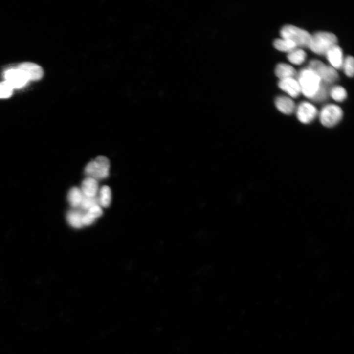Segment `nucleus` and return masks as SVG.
Segmentation results:
<instances>
[{
	"label": "nucleus",
	"instance_id": "obj_1",
	"mask_svg": "<svg viewBox=\"0 0 354 354\" xmlns=\"http://www.w3.org/2000/svg\"><path fill=\"white\" fill-rule=\"evenodd\" d=\"M298 81L301 93L307 98L313 99L318 92L322 84L319 76L309 68L302 70L298 75Z\"/></svg>",
	"mask_w": 354,
	"mask_h": 354
},
{
	"label": "nucleus",
	"instance_id": "obj_2",
	"mask_svg": "<svg viewBox=\"0 0 354 354\" xmlns=\"http://www.w3.org/2000/svg\"><path fill=\"white\" fill-rule=\"evenodd\" d=\"M337 43V39L334 34L329 32H318L311 35L309 48L316 54L325 55Z\"/></svg>",
	"mask_w": 354,
	"mask_h": 354
},
{
	"label": "nucleus",
	"instance_id": "obj_3",
	"mask_svg": "<svg viewBox=\"0 0 354 354\" xmlns=\"http://www.w3.org/2000/svg\"><path fill=\"white\" fill-rule=\"evenodd\" d=\"M110 169L109 160L101 156L88 163L85 169V173L88 177L97 181L107 178L109 175Z\"/></svg>",
	"mask_w": 354,
	"mask_h": 354
},
{
	"label": "nucleus",
	"instance_id": "obj_4",
	"mask_svg": "<svg viewBox=\"0 0 354 354\" xmlns=\"http://www.w3.org/2000/svg\"><path fill=\"white\" fill-rule=\"evenodd\" d=\"M283 39L293 41L297 46L309 47L311 35L307 31L293 25H286L281 30Z\"/></svg>",
	"mask_w": 354,
	"mask_h": 354
},
{
	"label": "nucleus",
	"instance_id": "obj_5",
	"mask_svg": "<svg viewBox=\"0 0 354 354\" xmlns=\"http://www.w3.org/2000/svg\"><path fill=\"white\" fill-rule=\"evenodd\" d=\"M343 115L342 109L339 106L333 104L326 105L319 113L321 123L328 128L337 125L341 121Z\"/></svg>",
	"mask_w": 354,
	"mask_h": 354
},
{
	"label": "nucleus",
	"instance_id": "obj_6",
	"mask_svg": "<svg viewBox=\"0 0 354 354\" xmlns=\"http://www.w3.org/2000/svg\"><path fill=\"white\" fill-rule=\"evenodd\" d=\"M308 68L316 73L322 81L327 85L336 82L339 78L338 74L334 68L326 65L319 60L311 61Z\"/></svg>",
	"mask_w": 354,
	"mask_h": 354
},
{
	"label": "nucleus",
	"instance_id": "obj_7",
	"mask_svg": "<svg viewBox=\"0 0 354 354\" xmlns=\"http://www.w3.org/2000/svg\"><path fill=\"white\" fill-rule=\"evenodd\" d=\"M296 116L299 121L305 124L312 122L317 117L318 112L311 103L303 102L296 108Z\"/></svg>",
	"mask_w": 354,
	"mask_h": 354
},
{
	"label": "nucleus",
	"instance_id": "obj_8",
	"mask_svg": "<svg viewBox=\"0 0 354 354\" xmlns=\"http://www.w3.org/2000/svg\"><path fill=\"white\" fill-rule=\"evenodd\" d=\"M4 77L14 88H20L26 85L29 81L27 75L22 70L17 68L6 71Z\"/></svg>",
	"mask_w": 354,
	"mask_h": 354
},
{
	"label": "nucleus",
	"instance_id": "obj_9",
	"mask_svg": "<svg viewBox=\"0 0 354 354\" xmlns=\"http://www.w3.org/2000/svg\"><path fill=\"white\" fill-rule=\"evenodd\" d=\"M278 86L281 90L293 98L298 97L301 93L300 84L298 80L294 78L280 80L278 82Z\"/></svg>",
	"mask_w": 354,
	"mask_h": 354
},
{
	"label": "nucleus",
	"instance_id": "obj_10",
	"mask_svg": "<svg viewBox=\"0 0 354 354\" xmlns=\"http://www.w3.org/2000/svg\"><path fill=\"white\" fill-rule=\"evenodd\" d=\"M17 68L24 72L29 80H39L43 76L44 72L42 68L33 63H23L19 65Z\"/></svg>",
	"mask_w": 354,
	"mask_h": 354
},
{
	"label": "nucleus",
	"instance_id": "obj_11",
	"mask_svg": "<svg viewBox=\"0 0 354 354\" xmlns=\"http://www.w3.org/2000/svg\"><path fill=\"white\" fill-rule=\"evenodd\" d=\"M325 55L328 61L335 69H339L342 67L344 61L343 52L337 44L331 47Z\"/></svg>",
	"mask_w": 354,
	"mask_h": 354
},
{
	"label": "nucleus",
	"instance_id": "obj_12",
	"mask_svg": "<svg viewBox=\"0 0 354 354\" xmlns=\"http://www.w3.org/2000/svg\"><path fill=\"white\" fill-rule=\"evenodd\" d=\"M276 107L282 113L291 115L296 111V107L294 102L286 96H279L275 100Z\"/></svg>",
	"mask_w": 354,
	"mask_h": 354
},
{
	"label": "nucleus",
	"instance_id": "obj_13",
	"mask_svg": "<svg viewBox=\"0 0 354 354\" xmlns=\"http://www.w3.org/2000/svg\"><path fill=\"white\" fill-rule=\"evenodd\" d=\"M81 190L84 196L95 197L99 191L98 183L96 180L88 177L82 182Z\"/></svg>",
	"mask_w": 354,
	"mask_h": 354
},
{
	"label": "nucleus",
	"instance_id": "obj_14",
	"mask_svg": "<svg viewBox=\"0 0 354 354\" xmlns=\"http://www.w3.org/2000/svg\"><path fill=\"white\" fill-rule=\"evenodd\" d=\"M275 74L281 80L294 78L297 75V72L291 66L286 63H280L276 67Z\"/></svg>",
	"mask_w": 354,
	"mask_h": 354
},
{
	"label": "nucleus",
	"instance_id": "obj_15",
	"mask_svg": "<svg viewBox=\"0 0 354 354\" xmlns=\"http://www.w3.org/2000/svg\"><path fill=\"white\" fill-rule=\"evenodd\" d=\"M84 213L78 210H71L67 214L66 218L68 223L73 227L80 228L83 225L82 218Z\"/></svg>",
	"mask_w": 354,
	"mask_h": 354
},
{
	"label": "nucleus",
	"instance_id": "obj_16",
	"mask_svg": "<svg viewBox=\"0 0 354 354\" xmlns=\"http://www.w3.org/2000/svg\"><path fill=\"white\" fill-rule=\"evenodd\" d=\"M273 44L276 49L284 52L289 53L297 47L293 41L283 38L275 40Z\"/></svg>",
	"mask_w": 354,
	"mask_h": 354
},
{
	"label": "nucleus",
	"instance_id": "obj_17",
	"mask_svg": "<svg viewBox=\"0 0 354 354\" xmlns=\"http://www.w3.org/2000/svg\"><path fill=\"white\" fill-rule=\"evenodd\" d=\"M83 197L84 195L81 189L74 187L68 192L67 199L69 204L75 208L80 207Z\"/></svg>",
	"mask_w": 354,
	"mask_h": 354
},
{
	"label": "nucleus",
	"instance_id": "obj_18",
	"mask_svg": "<svg viewBox=\"0 0 354 354\" xmlns=\"http://www.w3.org/2000/svg\"><path fill=\"white\" fill-rule=\"evenodd\" d=\"M307 58L306 53L301 49H295L288 53V58L293 64L299 65L303 64Z\"/></svg>",
	"mask_w": 354,
	"mask_h": 354
},
{
	"label": "nucleus",
	"instance_id": "obj_19",
	"mask_svg": "<svg viewBox=\"0 0 354 354\" xmlns=\"http://www.w3.org/2000/svg\"><path fill=\"white\" fill-rule=\"evenodd\" d=\"M99 205L104 208L108 207L111 200V192L109 187L103 186L100 191L98 197Z\"/></svg>",
	"mask_w": 354,
	"mask_h": 354
},
{
	"label": "nucleus",
	"instance_id": "obj_20",
	"mask_svg": "<svg viewBox=\"0 0 354 354\" xmlns=\"http://www.w3.org/2000/svg\"><path fill=\"white\" fill-rule=\"evenodd\" d=\"M331 97L336 102H342L346 100L347 93L345 88L340 86H335L330 90Z\"/></svg>",
	"mask_w": 354,
	"mask_h": 354
},
{
	"label": "nucleus",
	"instance_id": "obj_21",
	"mask_svg": "<svg viewBox=\"0 0 354 354\" xmlns=\"http://www.w3.org/2000/svg\"><path fill=\"white\" fill-rule=\"evenodd\" d=\"M97 205H99V200L98 198L97 197H87L84 196L80 207L83 211H88L93 207Z\"/></svg>",
	"mask_w": 354,
	"mask_h": 354
},
{
	"label": "nucleus",
	"instance_id": "obj_22",
	"mask_svg": "<svg viewBox=\"0 0 354 354\" xmlns=\"http://www.w3.org/2000/svg\"><path fill=\"white\" fill-rule=\"evenodd\" d=\"M14 88L6 81L0 83V99H7L11 97L13 93Z\"/></svg>",
	"mask_w": 354,
	"mask_h": 354
},
{
	"label": "nucleus",
	"instance_id": "obj_23",
	"mask_svg": "<svg viewBox=\"0 0 354 354\" xmlns=\"http://www.w3.org/2000/svg\"><path fill=\"white\" fill-rule=\"evenodd\" d=\"M345 74L349 77L354 75V58L353 57L347 56L343 61L342 66Z\"/></svg>",
	"mask_w": 354,
	"mask_h": 354
},
{
	"label": "nucleus",
	"instance_id": "obj_24",
	"mask_svg": "<svg viewBox=\"0 0 354 354\" xmlns=\"http://www.w3.org/2000/svg\"><path fill=\"white\" fill-rule=\"evenodd\" d=\"M327 85L325 84H322L318 92L312 99L314 101L321 102L327 99L328 94Z\"/></svg>",
	"mask_w": 354,
	"mask_h": 354
},
{
	"label": "nucleus",
	"instance_id": "obj_25",
	"mask_svg": "<svg viewBox=\"0 0 354 354\" xmlns=\"http://www.w3.org/2000/svg\"><path fill=\"white\" fill-rule=\"evenodd\" d=\"M87 212L95 220L103 215V210L99 205L93 207Z\"/></svg>",
	"mask_w": 354,
	"mask_h": 354
},
{
	"label": "nucleus",
	"instance_id": "obj_26",
	"mask_svg": "<svg viewBox=\"0 0 354 354\" xmlns=\"http://www.w3.org/2000/svg\"><path fill=\"white\" fill-rule=\"evenodd\" d=\"M95 221V219L87 212L85 213L83 216L82 224L83 225L85 226L90 225L94 223Z\"/></svg>",
	"mask_w": 354,
	"mask_h": 354
}]
</instances>
